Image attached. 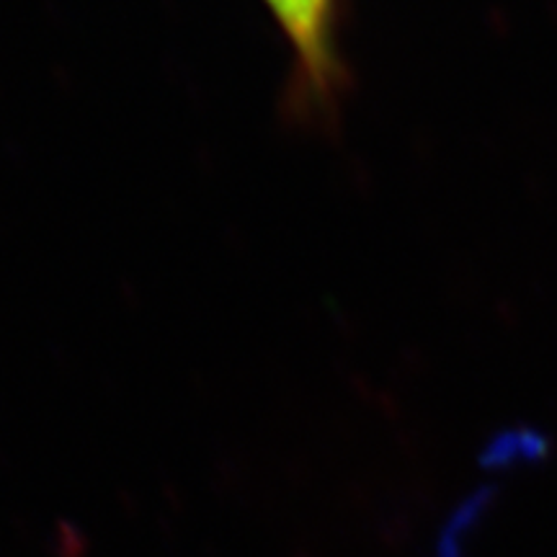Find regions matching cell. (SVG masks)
Masks as SVG:
<instances>
[{
    "label": "cell",
    "mask_w": 557,
    "mask_h": 557,
    "mask_svg": "<svg viewBox=\"0 0 557 557\" xmlns=\"http://www.w3.org/2000/svg\"><path fill=\"white\" fill-rule=\"evenodd\" d=\"M333 0H269L278 24L284 26L287 37L315 86L323 88L331 75V50H329V21Z\"/></svg>",
    "instance_id": "obj_1"
}]
</instances>
